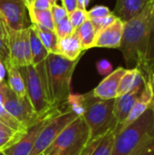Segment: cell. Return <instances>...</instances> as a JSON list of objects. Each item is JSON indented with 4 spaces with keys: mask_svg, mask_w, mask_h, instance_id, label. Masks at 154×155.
<instances>
[{
    "mask_svg": "<svg viewBox=\"0 0 154 155\" xmlns=\"http://www.w3.org/2000/svg\"><path fill=\"white\" fill-rule=\"evenodd\" d=\"M127 69H138L147 79L154 61V0L143 10L123 24L119 47Z\"/></svg>",
    "mask_w": 154,
    "mask_h": 155,
    "instance_id": "6da1fadb",
    "label": "cell"
},
{
    "mask_svg": "<svg viewBox=\"0 0 154 155\" xmlns=\"http://www.w3.org/2000/svg\"><path fill=\"white\" fill-rule=\"evenodd\" d=\"M80 59L68 60L58 54H48L44 59L49 100L53 107L66 104L71 94L72 76Z\"/></svg>",
    "mask_w": 154,
    "mask_h": 155,
    "instance_id": "7a4b0ae2",
    "label": "cell"
},
{
    "mask_svg": "<svg viewBox=\"0 0 154 155\" xmlns=\"http://www.w3.org/2000/svg\"><path fill=\"white\" fill-rule=\"evenodd\" d=\"M114 100H103L95 97L92 92L83 94L82 115L90 130V140L105 134L116 128L117 121L113 115Z\"/></svg>",
    "mask_w": 154,
    "mask_h": 155,
    "instance_id": "3957f363",
    "label": "cell"
},
{
    "mask_svg": "<svg viewBox=\"0 0 154 155\" xmlns=\"http://www.w3.org/2000/svg\"><path fill=\"white\" fill-rule=\"evenodd\" d=\"M152 134H154L153 103L137 120L115 134L112 155L131 154Z\"/></svg>",
    "mask_w": 154,
    "mask_h": 155,
    "instance_id": "277c9868",
    "label": "cell"
},
{
    "mask_svg": "<svg viewBox=\"0 0 154 155\" xmlns=\"http://www.w3.org/2000/svg\"><path fill=\"white\" fill-rule=\"evenodd\" d=\"M25 82L26 96L38 115H42L53 108L48 94L44 61L37 65L18 67Z\"/></svg>",
    "mask_w": 154,
    "mask_h": 155,
    "instance_id": "5b68a950",
    "label": "cell"
},
{
    "mask_svg": "<svg viewBox=\"0 0 154 155\" xmlns=\"http://www.w3.org/2000/svg\"><path fill=\"white\" fill-rule=\"evenodd\" d=\"M89 140V127L83 116H78L58 135L43 154L80 155Z\"/></svg>",
    "mask_w": 154,
    "mask_h": 155,
    "instance_id": "8992f818",
    "label": "cell"
},
{
    "mask_svg": "<svg viewBox=\"0 0 154 155\" xmlns=\"http://www.w3.org/2000/svg\"><path fill=\"white\" fill-rule=\"evenodd\" d=\"M0 102L4 108L25 129L32 126L41 116L36 114L28 97H18L5 80L0 82Z\"/></svg>",
    "mask_w": 154,
    "mask_h": 155,
    "instance_id": "52a82bcc",
    "label": "cell"
},
{
    "mask_svg": "<svg viewBox=\"0 0 154 155\" xmlns=\"http://www.w3.org/2000/svg\"><path fill=\"white\" fill-rule=\"evenodd\" d=\"M78 116H80L78 114L68 108L54 117L39 134L35 144L29 155L42 154L58 135Z\"/></svg>",
    "mask_w": 154,
    "mask_h": 155,
    "instance_id": "ba28073f",
    "label": "cell"
},
{
    "mask_svg": "<svg viewBox=\"0 0 154 155\" xmlns=\"http://www.w3.org/2000/svg\"><path fill=\"white\" fill-rule=\"evenodd\" d=\"M60 107H53L48 112L42 114L39 119L30 126L21 139L16 142L10 148L4 151L5 155H29L32 152L37 137L43 128L57 114L61 113Z\"/></svg>",
    "mask_w": 154,
    "mask_h": 155,
    "instance_id": "9c48e42d",
    "label": "cell"
},
{
    "mask_svg": "<svg viewBox=\"0 0 154 155\" xmlns=\"http://www.w3.org/2000/svg\"><path fill=\"white\" fill-rule=\"evenodd\" d=\"M145 83L146 78L140 71H138L133 88L127 94L115 98L113 106V115L117 121L116 128L121 126L127 118L135 101L138 99V97L143 91Z\"/></svg>",
    "mask_w": 154,
    "mask_h": 155,
    "instance_id": "30bf717a",
    "label": "cell"
},
{
    "mask_svg": "<svg viewBox=\"0 0 154 155\" xmlns=\"http://www.w3.org/2000/svg\"><path fill=\"white\" fill-rule=\"evenodd\" d=\"M26 6L23 0H0V13L7 26L15 31L29 27Z\"/></svg>",
    "mask_w": 154,
    "mask_h": 155,
    "instance_id": "8fae6325",
    "label": "cell"
},
{
    "mask_svg": "<svg viewBox=\"0 0 154 155\" xmlns=\"http://www.w3.org/2000/svg\"><path fill=\"white\" fill-rule=\"evenodd\" d=\"M154 100V89L152 81L151 76H148L146 79L145 86L143 91L142 92L141 95L138 97V99L135 101L131 112L129 113L127 118L123 122V124L115 129V134L118 133L120 130L123 129L124 127L128 126L132 123H133L135 120H137L143 114L145 113V111L152 105Z\"/></svg>",
    "mask_w": 154,
    "mask_h": 155,
    "instance_id": "7c38bea8",
    "label": "cell"
},
{
    "mask_svg": "<svg viewBox=\"0 0 154 155\" xmlns=\"http://www.w3.org/2000/svg\"><path fill=\"white\" fill-rule=\"evenodd\" d=\"M123 24L117 18L113 24L98 32L95 36L93 47L119 48L123 32Z\"/></svg>",
    "mask_w": 154,
    "mask_h": 155,
    "instance_id": "4fadbf2b",
    "label": "cell"
},
{
    "mask_svg": "<svg viewBox=\"0 0 154 155\" xmlns=\"http://www.w3.org/2000/svg\"><path fill=\"white\" fill-rule=\"evenodd\" d=\"M126 71L127 69L123 67H118L113 71L92 91L93 94L95 97L103 100L115 99L117 97V90L120 81Z\"/></svg>",
    "mask_w": 154,
    "mask_h": 155,
    "instance_id": "5bb4252c",
    "label": "cell"
},
{
    "mask_svg": "<svg viewBox=\"0 0 154 155\" xmlns=\"http://www.w3.org/2000/svg\"><path fill=\"white\" fill-rule=\"evenodd\" d=\"M23 30L15 31L8 26L6 27V44L9 49V61L16 67L26 65Z\"/></svg>",
    "mask_w": 154,
    "mask_h": 155,
    "instance_id": "9a60e30c",
    "label": "cell"
},
{
    "mask_svg": "<svg viewBox=\"0 0 154 155\" xmlns=\"http://www.w3.org/2000/svg\"><path fill=\"white\" fill-rule=\"evenodd\" d=\"M115 129L87 143L80 155H112L115 140Z\"/></svg>",
    "mask_w": 154,
    "mask_h": 155,
    "instance_id": "2e32d148",
    "label": "cell"
},
{
    "mask_svg": "<svg viewBox=\"0 0 154 155\" xmlns=\"http://www.w3.org/2000/svg\"><path fill=\"white\" fill-rule=\"evenodd\" d=\"M150 0H117L112 12L123 23H126L138 15Z\"/></svg>",
    "mask_w": 154,
    "mask_h": 155,
    "instance_id": "e0dca14e",
    "label": "cell"
},
{
    "mask_svg": "<svg viewBox=\"0 0 154 155\" xmlns=\"http://www.w3.org/2000/svg\"><path fill=\"white\" fill-rule=\"evenodd\" d=\"M84 52L74 32L70 36L58 40L57 54L68 60H76L82 57Z\"/></svg>",
    "mask_w": 154,
    "mask_h": 155,
    "instance_id": "ac0fdd59",
    "label": "cell"
},
{
    "mask_svg": "<svg viewBox=\"0 0 154 155\" xmlns=\"http://www.w3.org/2000/svg\"><path fill=\"white\" fill-rule=\"evenodd\" d=\"M5 70L7 72L8 80L7 84L11 90L18 96V97H25L26 96V91L25 86L24 79L21 75L19 68L14 65L10 61H8L5 65Z\"/></svg>",
    "mask_w": 154,
    "mask_h": 155,
    "instance_id": "d6986e66",
    "label": "cell"
},
{
    "mask_svg": "<svg viewBox=\"0 0 154 155\" xmlns=\"http://www.w3.org/2000/svg\"><path fill=\"white\" fill-rule=\"evenodd\" d=\"M29 40L32 54V64L37 65L38 64L44 61L49 53L47 52V50L45 49V47L44 46L38 35L31 25H29Z\"/></svg>",
    "mask_w": 154,
    "mask_h": 155,
    "instance_id": "ffe728a7",
    "label": "cell"
},
{
    "mask_svg": "<svg viewBox=\"0 0 154 155\" xmlns=\"http://www.w3.org/2000/svg\"><path fill=\"white\" fill-rule=\"evenodd\" d=\"M74 33L77 35L81 43L82 48L84 51H87L88 49L93 47V43L96 36V31L89 19L85 21L80 27L75 29Z\"/></svg>",
    "mask_w": 154,
    "mask_h": 155,
    "instance_id": "44dd1931",
    "label": "cell"
},
{
    "mask_svg": "<svg viewBox=\"0 0 154 155\" xmlns=\"http://www.w3.org/2000/svg\"><path fill=\"white\" fill-rule=\"evenodd\" d=\"M36 35H38L39 39L41 40L42 44L47 50L49 54H57V45H58V38L53 30H49L36 25L31 24L30 25Z\"/></svg>",
    "mask_w": 154,
    "mask_h": 155,
    "instance_id": "7402d4cb",
    "label": "cell"
},
{
    "mask_svg": "<svg viewBox=\"0 0 154 155\" xmlns=\"http://www.w3.org/2000/svg\"><path fill=\"white\" fill-rule=\"evenodd\" d=\"M28 12L30 15L31 24L54 31V23L50 10H46V11L29 10Z\"/></svg>",
    "mask_w": 154,
    "mask_h": 155,
    "instance_id": "603a6c76",
    "label": "cell"
},
{
    "mask_svg": "<svg viewBox=\"0 0 154 155\" xmlns=\"http://www.w3.org/2000/svg\"><path fill=\"white\" fill-rule=\"evenodd\" d=\"M138 71L139 70L136 68L127 69L126 73L123 74V76L122 77V79L120 81L118 90H117V97L127 94L133 88Z\"/></svg>",
    "mask_w": 154,
    "mask_h": 155,
    "instance_id": "cb8c5ba5",
    "label": "cell"
},
{
    "mask_svg": "<svg viewBox=\"0 0 154 155\" xmlns=\"http://www.w3.org/2000/svg\"><path fill=\"white\" fill-rule=\"evenodd\" d=\"M0 122L15 132H25V129L15 117H13L2 105L0 102Z\"/></svg>",
    "mask_w": 154,
    "mask_h": 155,
    "instance_id": "d4e9b609",
    "label": "cell"
},
{
    "mask_svg": "<svg viewBox=\"0 0 154 155\" xmlns=\"http://www.w3.org/2000/svg\"><path fill=\"white\" fill-rule=\"evenodd\" d=\"M25 132H15L13 134L0 133V152H4L14 145L21 139Z\"/></svg>",
    "mask_w": 154,
    "mask_h": 155,
    "instance_id": "484cf974",
    "label": "cell"
},
{
    "mask_svg": "<svg viewBox=\"0 0 154 155\" xmlns=\"http://www.w3.org/2000/svg\"><path fill=\"white\" fill-rule=\"evenodd\" d=\"M74 29L72 26L68 17L63 19L62 21L54 25V33L58 40L70 36L71 35L74 34Z\"/></svg>",
    "mask_w": 154,
    "mask_h": 155,
    "instance_id": "4316f807",
    "label": "cell"
},
{
    "mask_svg": "<svg viewBox=\"0 0 154 155\" xmlns=\"http://www.w3.org/2000/svg\"><path fill=\"white\" fill-rule=\"evenodd\" d=\"M129 155H154V134L147 137Z\"/></svg>",
    "mask_w": 154,
    "mask_h": 155,
    "instance_id": "83f0119b",
    "label": "cell"
},
{
    "mask_svg": "<svg viewBox=\"0 0 154 155\" xmlns=\"http://www.w3.org/2000/svg\"><path fill=\"white\" fill-rule=\"evenodd\" d=\"M69 21L74 27V29H77L80 27L85 21L88 20V15L87 10H82V9H75L74 12H72L70 15H68Z\"/></svg>",
    "mask_w": 154,
    "mask_h": 155,
    "instance_id": "f1b7e54d",
    "label": "cell"
},
{
    "mask_svg": "<svg viewBox=\"0 0 154 155\" xmlns=\"http://www.w3.org/2000/svg\"><path fill=\"white\" fill-rule=\"evenodd\" d=\"M117 19V17L113 15V13L105 17H101V18H91L89 19L92 23V25H93L96 34L98 32H100L101 30H103V28L107 27L108 25H110L111 24H113L115 20Z\"/></svg>",
    "mask_w": 154,
    "mask_h": 155,
    "instance_id": "f546056e",
    "label": "cell"
},
{
    "mask_svg": "<svg viewBox=\"0 0 154 155\" xmlns=\"http://www.w3.org/2000/svg\"><path fill=\"white\" fill-rule=\"evenodd\" d=\"M111 14H112L111 10L105 5H96V6L93 7L91 10L87 11L88 19L105 17V16H107V15H109Z\"/></svg>",
    "mask_w": 154,
    "mask_h": 155,
    "instance_id": "4dcf8cb0",
    "label": "cell"
},
{
    "mask_svg": "<svg viewBox=\"0 0 154 155\" xmlns=\"http://www.w3.org/2000/svg\"><path fill=\"white\" fill-rule=\"evenodd\" d=\"M50 11H51V14H52L54 25L57 24L58 22L62 21L63 19L68 17V14H67L66 10L64 9V7L62 6V5H59L57 4L53 5L51 9H50Z\"/></svg>",
    "mask_w": 154,
    "mask_h": 155,
    "instance_id": "1f68e13d",
    "label": "cell"
},
{
    "mask_svg": "<svg viewBox=\"0 0 154 155\" xmlns=\"http://www.w3.org/2000/svg\"><path fill=\"white\" fill-rule=\"evenodd\" d=\"M96 68H97L98 73L101 75H105V76L109 75L113 71L112 64L108 60H105V59H102L98 61L96 63Z\"/></svg>",
    "mask_w": 154,
    "mask_h": 155,
    "instance_id": "d6a6232c",
    "label": "cell"
},
{
    "mask_svg": "<svg viewBox=\"0 0 154 155\" xmlns=\"http://www.w3.org/2000/svg\"><path fill=\"white\" fill-rule=\"evenodd\" d=\"M53 4L51 0H34L31 6L27 9L29 10H35V11H46L50 10Z\"/></svg>",
    "mask_w": 154,
    "mask_h": 155,
    "instance_id": "836d02e7",
    "label": "cell"
},
{
    "mask_svg": "<svg viewBox=\"0 0 154 155\" xmlns=\"http://www.w3.org/2000/svg\"><path fill=\"white\" fill-rule=\"evenodd\" d=\"M9 61V49L6 41L0 37V62L5 65Z\"/></svg>",
    "mask_w": 154,
    "mask_h": 155,
    "instance_id": "e575fe53",
    "label": "cell"
},
{
    "mask_svg": "<svg viewBox=\"0 0 154 155\" xmlns=\"http://www.w3.org/2000/svg\"><path fill=\"white\" fill-rule=\"evenodd\" d=\"M62 2L63 6L64 7L68 15L77 9V0H62Z\"/></svg>",
    "mask_w": 154,
    "mask_h": 155,
    "instance_id": "d590c367",
    "label": "cell"
},
{
    "mask_svg": "<svg viewBox=\"0 0 154 155\" xmlns=\"http://www.w3.org/2000/svg\"><path fill=\"white\" fill-rule=\"evenodd\" d=\"M6 27H7V25L5 24V20L2 17H0V37L5 41H6V35H7Z\"/></svg>",
    "mask_w": 154,
    "mask_h": 155,
    "instance_id": "8d00e7d4",
    "label": "cell"
},
{
    "mask_svg": "<svg viewBox=\"0 0 154 155\" xmlns=\"http://www.w3.org/2000/svg\"><path fill=\"white\" fill-rule=\"evenodd\" d=\"M90 0H77V8L82 10H86Z\"/></svg>",
    "mask_w": 154,
    "mask_h": 155,
    "instance_id": "74e56055",
    "label": "cell"
},
{
    "mask_svg": "<svg viewBox=\"0 0 154 155\" xmlns=\"http://www.w3.org/2000/svg\"><path fill=\"white\" fill-rule=\"evenodd\" d=\"M0 133H7V134H13L15 133V131L10 129L9 127H7L5 124H4L2 122H0Z\"/></svg>",
    "mask_w": 154,
    "mask_h": 155,
    "instance_id": "f35d334b",
    "label": "cell"
},
{
    "mask_svg": "<svg viewBox=\"0 0 154 155\" xmlns=\"http://www.w3.org/2000/svg\"><path fill=\"white\" fill-rule=\"evenodd\" d=\"M149 76H151V78H152V84H153V89H154V61H153V63H152V71H151V74H150V75H149ZM153 104H154V100H153Z\"/></svg>",
    "mask_w": 154,
    "mask_h": 155,
    "instance_id": "ab89813d",
    "label": "cell"
},
{
    "mask_svg": "<svg viewBox=\"0 0 154 155\" xmlns=\"http://www.w3.org/2000/svg\"><path fill=\"white\" fill-rule=\"evenodd\" d=\"M34 0H24V2H25V6H26V8H27V9L31 6V5L33 4V2H34Z\"/></svg>",
    "mask_w": 154,
    "mask_h": 155,
    "instance_id": "60d3db41",
    "label": "cell"
},
{
    "mask_svg": "<svg viewBox=\"0 0 154 155\" xmlns=\"http://www.w3.org/2000/svg\"><path fill=\"white\" fill-rule=\"evenodd\" d=\"M57 1H58V0H51V2H52V4H53V5L57 4Z\"/></svg>",
    "mask_w": 154,
    "mask_h": 155,
    "instance_id": "b9f144b4",
    "label": "cell"
},
{
    "mask_svg": "<svg viewBox=\"0 0 154 155\" xmlns=\"http://www.w3.org/2000/svg\"><path fill=\"white\" fill-rule=\"evenodd\" d=\"M0 155H5V153L4 152H0Z\"/></svg>",
    "mask_w": 154,
    "mask_h": 155,
    "instance_id": "7bdbcfd3",
    "label": "cell"
},
{
    "mask_svg": "<svg viewBox=\"0 0 154 155\" xmlns=\"http://www.w3.org/2000/svg\"><path fill=\"white\" fill-rule=\"evenodd\" d=\"M0 17H2V15H1V13H0ZM3 18V17H2Z\"/></svg>",
    "mask_w": 154,
    "mask_h": 155,
    "instance_id": "ee69618b",
    "label": "cell"
},
{
    "mask_svg": "<svg viewBox=\"0 0 154 155\" xmlns=\"http://www.w3.org/2000/svg\"><path fill=\"white\" fill-rule=\"evenodd\" d=\"M40 155H44V154H43V153H42V154H40Z\"/></svg>",
    "mask_w": 154,
    "mask_h": 155,
    "instance_id": "f6af8a7d",
    "label": "cell"
},
{
    "mask_svg": "<svg viewBox=\"0 0 154 155\" xmlns=\"http://www.w3.org/2000/svg\"><path fill=\"white\" fill-rule=\"evenodd\" d=\"M23 1H24V0H23Z\"/></svg>",
    "mask_w": 154,
    "mask_h": 155,
    "instance_id": "bcb514c9",
    "label": "cell"
}]
</instances>
